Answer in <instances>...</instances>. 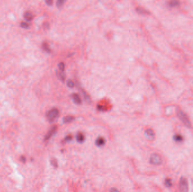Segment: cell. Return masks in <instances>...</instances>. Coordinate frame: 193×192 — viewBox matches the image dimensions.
<instances>
[{
	"label": "cell",
	"mask_w": 193,
	"mask_h": 192,
	"mask_svg": "<svg viewBox=\"0 0 193 192\" xmlns=\"http://www.w3.org/2000/svg\"><path fill=\"white\" fill-rule=\"evenodd\" d=\"M179 119L182 122V123L188 128H190L192 126V123L187 114L181 110H179L177 113Z\"/></svg>",
	"instance_id": "6da1fadb"
},
{
	"label": "cell",
	"mask_w": 193,
	"mask_h": 192,
	"mask_svg": "<svg viewBox=\"0 0 193 192\" xmlns=\"http://www.w3.org/2000/svg\"><path fill=\"white\" fill-rule=\"evenodd\" d=\"M149 162L152 165H160L163 162L162 157L157 153H153L149 158Z\"/></svg>",
	"instance_id": "7a4b0ae2"
},
{
	"label": "cell",
	"mask_w": 193,
	"mask_h": 192,
	"mask_svg": "<svg viewBox=\"0 0 193 192\" xmlns=\"http://www.w3.org/2000/svg\"><path fill=\"white\" fill-rule=\"evenodd\" d=\"M179 191L180 192H189L188 182L185 177L180 178L178 184Z\"/></svg>",
	"instance_id": "3957f363"
},
{
	"label": "cell",
	"mask_w": 193,
	"mask_h": 192,
	"mask_svg": "<svg viewBox=\"0 0 193 192\" xmlns=\"http://www.w3.org/2000/svg\"><path fill=\"white\" fill-rule=\"evenodd\" d=\"M59 115V110L57 108H53L47 112L46 117L50 122H53Z\"/></svg>",
	"instance_id": "277c9868"
},
{
	"label": "cell",
	"mask_w": 193,
	"mask_h": 192,
	"mask_svg": "<svg viewBox=\"0 0 193 192\" xmlns=\"http://www.w3.org/2000/svg\"><path fill=\"white\" fill-rule=\"evenodd\" d=\"M57 130V126H53V127L50 128V129L49 130V131L47 132V133L46 135L44 138V141H47L50 139L52 136L55 134Z\"/></svg>",
	"instance_id": "5b68a950"
},
{
	"label": "cell",
	"mask_w": 193,
	"mask_h": 192,
	"mask_svg": "<svg viewBox=\"0 0 193 192\" xmlns=\"http://www.w3.org/2000/svg\"><path fill=\"white\" fill-rule=\"evenodd\" d=\"M145 135L146 138L150 141H153L155 137V134L154 130L151 128H148L145 130Z\"/></svg>",
	"instance_id": "8992f818"
},
{
	"label": "cell",
	"mask_w": 193,
	"mask_h": 192,
	"mask_svg": "<svg viewBox=\"0 0 193 192\" xmlns=\"http://www.w3.org/2000/svg\"><path fill=\"white\" fill-rule=\"evenodd\" d=\"M105 143H106V140L102 136H99L97 138L95 141V145L98 147H102V146L105 145Z\"/></svg>",
	"instance_id": "52a82bcc"
},
{
	"label": "cell",
	"mask_w": 193,
	"mask_h": 192,
	"mask_svg": "<svg viewBox=\"0 0 193 192\" xmlns=\"http://www.w3.org/2000/svg\"><path fill=\"white\" fill-rule=\"evenodd\" d=\"M173 139V140L175 142H178V143L182 142L184 140L183 136L181 134H176L174 135Z\"/></svg>",
	"instance_id": "ba28073f"
},
{
	"label": "cell",
	"mask_w": 193,
	"mask_h": 192,
	"mask_svg": "<svg viewBox=\"0 0 193 192\" xmlns=\"http://www.w3.org/2000/svg\"><path fill=\"white\" fill-rule=\"evenodd\" d=\"M76 140L77 142L79 143H83L85 140V136L81 132L77 133L76 136Z\"/></svg>",
	"instance_id": "9c48e42d"
},
{
	"label": "cell",
	"mask_w": 193,
	"mask_h": 192,
	"mask_svg": "<svg viewBox=\"0 0 193 192\" xmlns=\"http://www.w3.org/2000/svg\"><path fill=\"white\" fill-rule=\"evenodd\" d=\"M72 99L75 103L77 104H80L81 103V98H80L78 94H73L72 95Z\"/></svg>",
	"instance_id": "30bf717a"
},
{
	"label": "cell",
	"mask_w": 193,
	"mask_h": 192,
	"mask_svg": "<svg viewBox=\"0 0 193 192\" xmlns=\"http://www.w3.org/2000/svg\"><path fill=\"white\" fill-rule=\"evenodd\" d=\"M24 17L25 20H27V21H31L33 18V15L32 13L30 11H27L25 12L24 14Z\"/></svg>",
	"instance_id": "8fae6325"
},
{
	"label": "cell",
	"mask_w": 193,
	"mask_h": 192,
	"mask_svg": "<svg viewBox=\"0 0 193 192\" xmlns=\"http://www.w3.org/2000/svg\"><path fill=\"white\" fill-rule=\"evenodd\" d=\"M57 76L58 78H59V80H61L62 81H64L65 79V75L63 72H61V71H57L56 73Z\"/></svg>",
	"instance_id": "7c38bea8"
},
{
	"label": "cell",
	"mask_w": 193,
	"mask_h": 192,
	"mask_svg": "<svg viewBox=\"0 0 193 192\" xmlns=\"http://www.w3.org/2000/svg\"><path fill=\"white\" fill-rule=\"evenodd\" d=\"M74 120H75L74 117L68 116L63 118V121L64 123H71V122H72Z\"/></svg>",
	"instance_id": "4fadbf2b"
},
{
	"label": "cell",
	"mask_w": 193,
	"mask_h": 192,
	"mask_svg": "<svg viewBox=\"0 0 193 192\" xmlns=\"http://www.w3.org/2000/svg\"><path fill=\"white\" fill-rule=\"evenodd\" d=\"M168 5L171 7H175L180 5V2L177 0H172L168 3Z\"/></svg>",
	"instance_id": "5bb4252c"
},
{
	"label": "cell",
	"mask_w": 193,
	"mask_h": 192,
	"mask_svg": "<svg viewBox=\"0 0 193 192\" xmlns=\"http://www.w3.org/2000/svg\"><path fill=\"white\" fill-rule=\"evenodd\" d=\"M136 11L137 13H138L139 14H148L149 13L148 11L146 10H145V9H144V8H142V7H137L136 8Z\"/></svg>",
	"instance_id": "9a60e30c"
},
{
	"label": "cell",
	"mask_w": 193,
	"mask_h": 192,
	"mask_svg": "<svg viewBox=\"0 0 193 192\" xmlns=\"http://www.w3.org/2000/svg\"><path fill=\"white\" fill-rule=\"evenodd\" d=\"M164 184L166 185V187L167 188H170L172 186V182L171 179H170V178L167 177L165 179L164 181Z\"/></svg>",
	"instance_id": "2e32d148"
},
{
	"label": "cell",
	"mask_w": 193,
	"mask_h": 192,
	"mask_svg": "<svg viewBox=\"0 0 193 192\" xmlns=\"http://www.w3.org/2000/svg\"><path fill=\"white\" fill-rule=\"evenodd\" d=\"M43 50L46 51L47 52H49V53L51 52V49H50V48L48 43H47L46 42L43 43Z\"/></svg>",
	"instance_id": "e0dca14e"
},
{
	"label": "cell",
	"mask_w": 193,
	"mask_h": 192,
	"mask_svg": "<svg viewBox=\"0 0 193 192\" xmlns=\"http://www.w3.org/2000/svg\"><path fill=\"white\" fill-rule=\"evenodd\" d=\"M58 68L61 72H64L65 69V64L63 63H59L58 64Z\"/></svg>",
	"instance_id": "ac0fdd59"
},
{
	"label": "cell",
	"mask_w": 193,
	"mask_h": 192,
	"mask_svg": "<svg viewBox=\"0 0 193 192\" xmlns=\"http://www.w3.org/2000/svg\"><path fill=\"white\" fill-rule=\"evenodd\" d=\"M67 85L69 88H73L75 86V84L72 80H68L67 82Z\"/></svg>",
	"instance_id": "d6986e66"
},
{
	"label": "cell",
	"mask_w": 193,
	"mask_h": 192,
	"mask_svg": "<svg viewBox=\"0 0 193 192\" xmlns=\"http://www.w3.org/2000/svg\"><path fill=\"white\" fill-rule=\"evenodd\" d=\"M72 136L71 135H67L64 138V142H69L71 141V140H72Z\"/></svg>",
	"instance_id": "ffe728a7"
},
{
	"label": "cell",
	"mask_w": 193,
	"mask_h": 192,
	"mask_svg": "<svg viewBox=\"0 0 193 192\" xmlns=\"http://www.w3.org/2000/svg\"><path fill=\"white\" fill-rule=\"evenodd\" d=\"M21 26L22 27V28H28L29 27V24L27 22H21Z\"/></svg>",
	"instance_id": "44dd1931"
},
{
	"label": "cell",
	"mask_w": 193,
	"mask_h": 192,
	"mask_svg": "<svg viewBox=\"0 0 193 192\" xmlns=\"http://www.w3.org/2000/svg\"><path fill=\"white\" fill-rule=\"evenodd\" d=\"M65 2L63 0H58L57 2V6L58 7H61L63 5V3Z\"/></svg>",
	"instance_id": "7402d4cb"
},
{
	"label": "cell",
	"mask_w": 193,
	"mask_h": 192,
	"mask_svg": "<svg viewBox=\"0 0 193 192\" xmlns=\"http://www.w3.org/2000/svg\"><path fill=\"white\" fill-rule=\"evenodd\" d=\"M82 92H83V94L84 95V98L85 99H86L87 101H89L90 100V98H89V96L87 95V94L86 92H85L84 91L82 90Z\"/></svg>",
	"instance_id": "603a6c76"
},
{
	"label": "cell",
	"mask_w": 193,
	"mask_h": 192,
	"mask_svg": "<svg viewBox=\"0 0 193 192\" xmlns=\"http://www.w3.org/2000/svg\"><path fill=\"white\" fill-rule=\"evenodd\" d=\"M97 109L100 111H105L106 110V108H105V106H102V105H98L97 106Z\"/></svg>",
	"instance_id": "cb8c5ba5"
},
{
	"label": "cell",
	"mask_w": 193,
	"mask_h": 192,
	"mask_svg": "<svg viewBox=\"0 0 193 192\" xmlns=\"http://www.w3.org/2000/svg\"><path fill=\"white\" fill-rule=\"evenodd\" d=\"M51 164L54 167H57V162L55 159H53L51 160Z\"/></svg>",
	"instance_id": "d4e9b609"
},
{
	"label": "cell",
	"mask_w": 193,
	"mask_h": 192,
	"mask_svg": "<svg viewBox=\"0 0 193 192\" xmlns=\"http://www.w3.org/2000/svg\"><path fill=\"white\" fill-rule=\"evenodd\" d=\"M46 3L47 5L51 6L53 4V1L51 0H47V1H46Z\"/></svg>",
	"instance_id": "484cf974"
},
{
	"label": "cell",
	"mask_w": 193,
	"mask_h": 192,
	"mask_svg": "<svg viewBox=\"0 0 193 192\" xmlns=\"http://www.w3.org/2000/svg\"><path fill=\"white\" fill-rule=\"evenodd\" d=\"M21 161L24 163V162H25V161H26V158H25L24 156H21Z\"/></svg>",
	"instance_id": "4316f807"
},
{
	"label": "cell",
	"mask_w": 193,
	"mask_h": 192,
	"mask_svg": "<svg viewBox=\"0 0 193 192\" xmlns=\"http://www.w3.org/2000/svg\"><path fill=\"white\" fill-rule=\"evenodd\" d=\"M110 192H119V190H117L116 188H113L111 189Z\"/></svg>",
	"instance_id": "83f0119b"
}]
</instances>
